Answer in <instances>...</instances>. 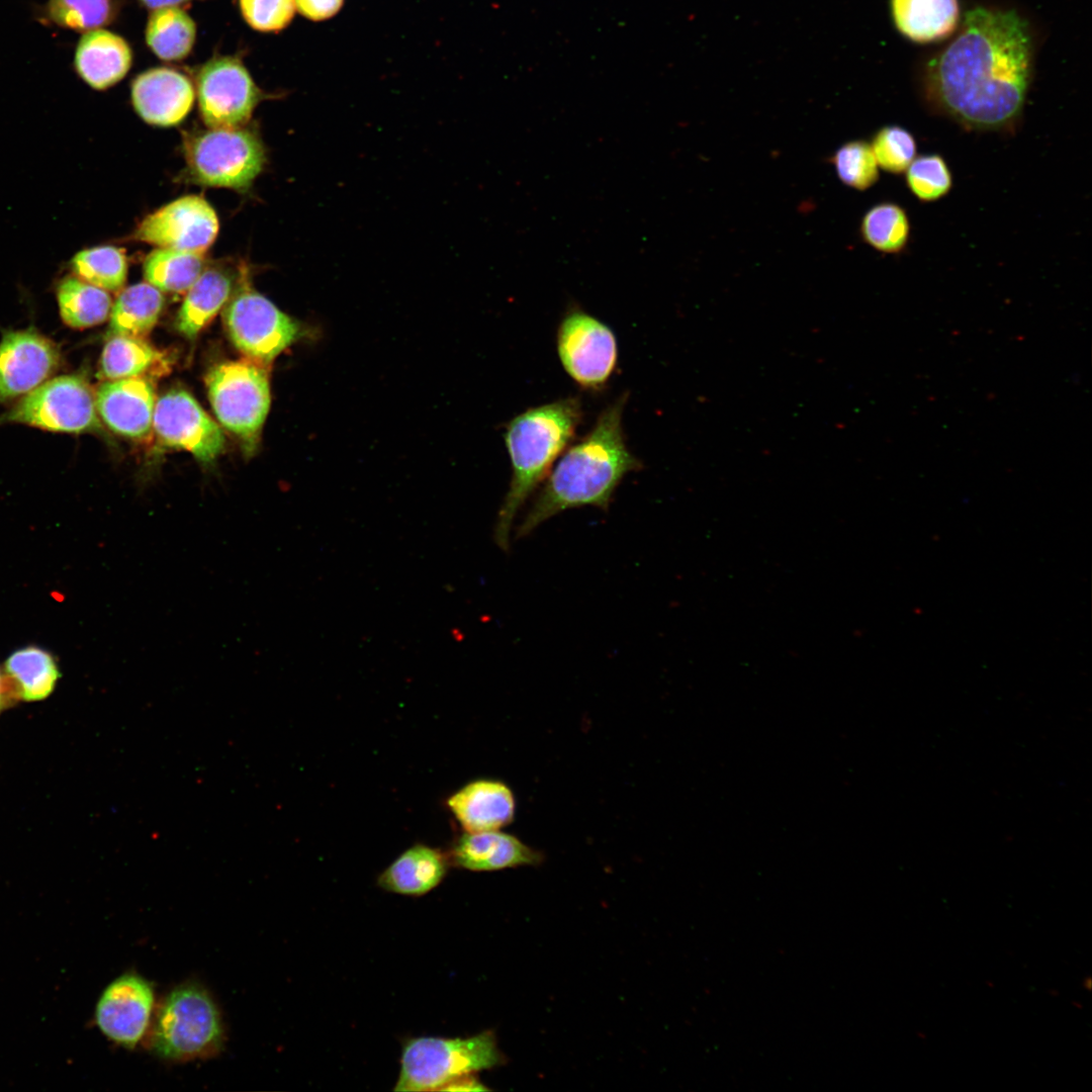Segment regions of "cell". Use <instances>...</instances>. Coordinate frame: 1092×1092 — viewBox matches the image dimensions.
I'll list each match as a JSON object with an SVG mask.
<instances>
[{
  "label": "cell",
  "mask_w": 1092,
  "mask_h": 1092,
  "mask_svg": "<svg viewBox=\"0 0 1092 1092\" xmlns=\"http://www.w3.org/2000/svg\"><path fill=\"white\" fill-rule=\"evenodd\" d=\"M1032 39L1014 10H969L954 39L927 66L930 107L979 132H1013L1031 81Z\"/></svg>",
  "instance_id": "cell-1"
},
{
  "label": "cell",
  "mask_w": 1092,
  "mask_h": 1092,
  "mask_svg": "<svg viewBox=\"0 0 1092 1092\" xmlns=\"http://www.w3.org/2000/svg\"><path fill=\"white\" fill-rule=\"evenodd\" d=\"M627 398L624 393L606 406L592 430L564 453L519 525L517 537L569 509L592 506L607 511L623 477L642 467L623 434Z\"/></svg>",
  "instance_id": "cell-2"
},
{
  "label": "cell",
  "mask_w": 1092,
  "mask_h": 1092,
  "mask_svg": "<svg viewBox=\"0 0 1092 1092\" xmlns=\"http://www.w3.org/2000/svg\"><path fill=\"white\" fill-rule=\"evenodd\" d=\"M581 417L580 399L570 396L531 407L508 424L504 437L512 478L494 528V541L500 549H509L518 512L571 442Z\"/></svg>",
  "instance_id": "cell-3"
},
{
  "label": "cell",
  "mask_w": 1092,
  "mask_h": 1092,
  "mask_svg": "<svg viewBox=\"0 0 1092 1092\" xmlns=\"http://www.w3.org/2000/svg\"><path fill=\"white\" fill-rule=\"evenodd\" d=\"M506 1060L491 1030L469 1037H411L402 1044L393 1090L442 1091L459 1077L504 1065Z\"/></svg>",
  "instance_id": "cell-4"
},
{
  "label": "cell",
  "mask_w": 1092,
  "mask_h": 1092,
  "mask_svg": "<svg viewBox=\"0 0 1092 1092\" xmlns=\"http://www.w3.org/2000/svg\"><path fill=\"white\" fill-rule=\"evenodd\" d=\"M223 1043L219 1012L202 987L184 984L164 999L158 1010L150 1046L168 1061H189L217 1054Z\"/></svg>",
  "instance_id": "cell-5"
},
{
  "label": "cell",
  "mask_w": 1092,
  "mask_h": 1092,
  "mask_svg": "<svg viewBox=\"0 0 1092 1092\" xmlns=\"http://www.w3.org/2000/svg\"><path fill=\"white\" fill-rule=\"evenodd\" d=\"M205 383L219 423L252 449L271 403L266 371L248 361H228L213 366Z\"/></svg>",
  "instance_id": "cell-6"
},
{
  "label": "cell",
  "mask_w": 1092,
  "mask_h": 1092,
  "mask_svg": "<svg viewBox=\"0 0 1092 1092\" xmlns=\"http://www.w3.org/2000/svg\"><path fill=\"white\" fill-rule=\"evenodd\" d=\"M11 423L70 434L102 429L93 391L88 382L76 374L49 379L23 395L14 406L0 415V426Z\"/></svg>",
  "instance_id": "cell-7"
},
{
  "label": "cell",
  "mask_w": 1092,
  "mask_h": 1092,
  "mask_svg": "<svg viewBox=\"0 0 1092 1092\" xmlns=\"http://www.w3.org/2000/svg\"><path fill=\"white\" fill-rule=\"evenodd\" d=\"M186 158L195 182L239 191L251 186L266 162L261 141L241 127L211 128L194 136Z\"/></svg>",
  "instance_id": "cell-8"
},
{
  "label": "cell",
  "mask_w": 1092,
  "mask_h": 1092,
  "mask_svg": "<svg viewBox=\"0 0 1092 1092\" xmlns=\"http://www.w3.org/2000/svg\"><path fill=\"white\" fill-rule=\"evenodd\" d=\"M223 322L237 349L263 363L271 362L302 335L297 321L245 286L228 303Z\"/></svg>",
  "instance_id": "cell-9"
},
{
  "label": "cell",
  "mask_w": 1092,
  "mask_h": 1092,
  "mask_svg": "<svg viewBox=\"0 0 1092 1092\" xmlns=\"http://www.w3.org/2000/svg\"><path fill=\"white\" fill-rule=\"evenodd\" d=\"M557 351L566 373L590 390L607 384L618 359L613 331L578 307L570 308L559 324Z\"/></svg>",
  "instance_id": "cell-10"
},
{
  "label": "cell",
  "mask_w": 1092,
  "mask_h": 1092,
  "mask_svg": "<svg viewBox=\"0 0 1092 1092\" xmlns=\"http://www.w3.org/2000/svg\"><path fill=\"white\" fill-rule=\"evenodd\" d=\"M197 91L201 116L210 128L241 127L263 97L243 64L230 57L202 67Z\"/></svg>",
  "instance_id": "cell-11"
},
{
  "label": "cell",
  "mask_w": 1092,
  "mask_h": 1092,
  "mask_svg": "<svg viewBox=\"0 0 1092 1092\" xmlns=\"http://www.w3.org/2000/svg\"><path fill=\"white\" fill-rule=\"evenodd\" d=\"M153 426L164 446L187 450L201 462L212 461L224 447L219 426L182 389L168 391L156 401Z\"/></svg>",
  "instance_id": "cell-12"
},
{
  "label": "cell",
  "mask_w": 1092,
  "mask_h": 1092,
  "mask_svg": "<svg viewBox=\"0 0 1092 1092\" xmlns=\"http://www.w3.org/2000/svg\"><path fill=\"white\" fill-rule=\"evenodd\" d=\"M217 216L200 196L181 197L146 216L132 238L180 251L204 253L216 238Z\"/></svg>",
  "instance_id": "cell-13"
},
{
  "label": "cell",
  "mask_w": 1092,
  "mask_h": 1092,
  "mask_svg": "<svg viewBox=\"0 0 1092 1092\" xmlns=\"http://www.w3.org/2000/svg\"><path fill=\"white\" fill-rule=\"evenodd\" d=\"M56 344L32 329L9 331L0 341V402L35 389L59 368Z\"/></svg>",
  "instance_id": "cell-14"
},
{
  "label": "cell",
  "mask_w": 1092,
  "mask_h": 1092,
  "mask_svg": "<svg viewBox=\"0 0 1092 1092\" xmlns=\"http://www.w3.org/2000/svg\"><path fill=\"white\" fill-rule=\"evenodd\" d=\"M153 1004L151 984L136 974H124L111 982L99 998L97 1026L109 1039L132 1049L149 1026Z\"/></svg>",
  "instance_id": "cell-15"
},
{
  "label": "cell",
  "mask_w": 1092,
  "mask_h": 1092,
  "mask_svg": "<svg viewBox=\"0 0 1092 1092\" xmlns=\"http://www.w3.org/2000/svg\"><path fill=\"white\" fill-rule=\"evenodd\" d=\"M95 403L99 418L112 432L131 439L147 437L156 405L152 383L141 377L103 382Z\"/></svg>",
  "instance_id": "cell-16"
},
{
  "label": "cell",
  "mask_w": 1092,
  "mask_h": 1092,
  "mask_svg": "<svg viewBox=\"0 0 1092 1092\" xmlns=\"http://www.w3.org/2000/svg\"><path fill=\"white\" fill-rule=\"evenodd\" d=\"M447 853L451 864L472 872L536 867L544 860L540 850L499 830L465 831Z\"/></svg>",
  "instance_id": "cell-17"
},
{
  "label": "cell",
  "mask_w": 1092,
  "mask_h": 1092,
  "mask_svg": "<svg viewBox=\"0 0 1092 1092\" xmlns=\"http://www.w3.org/2000/svg\"><path fill=\"white\" fill-rule=\"evenodd\" d=\"M131 99L143 119L167 126L180 122L188 114L194 101V89L180 72L155 68L133 80Z\"/></svg>",
  "instance_id": "cell-18"
},
{
  "label": "cell",
  "mask_w": 1092,
  "mask_h": 1092,
  "mask_svg": "<svg viewBox=\"0 0 1092 1092\" xmlns=\"http://www.w3.org/2000/svg\"><path fill=\"white\" fill-rule=\"evenodd\" d=\"M447 807L466 832L500 830L516 815V798L503 781H471L447 799Z\"/></svg>",
  "instance_id": "cell-19"
},
{
  "label": "cell",
  "mask_w": 1092,
  "mask_h": 1092,
  "mask_svg": "<svg viewBox=\"0 0 1092 1092\" xmlns=\"http://www.w3.org/2000/svg\"><path fill=\"white\" fill-rule=\"evenodd\" d=\"M131 65V51L119 35L104 29L85 32L75 51L74 68L90 87L104 90L120 81Z\"/></svg>",
  "instance_id": "cell-20"
},
{
  "label": "cell",
  "mask_w": 1092,
  "mask_h": 1092,
  "mask_svg": "<svg viewBox=\"0 0 1092 1092\" xmlns=\"http://www.w3.org/2000/svg\"><path fill=\"white\" fill-rule=\"evenodd\" d=\"M450 866L447 852L417 843L398 855L376 882L384 891L419 897L436 888Z\"/></svg>",
  "instance_id": "cell-21"
},
{
  "label": "cell",
  "mask_w": 1092,
  "mask_h": 1092,
  "mask_svg": "<svg viewBox=\"0 0 1092 1092\" xmlns=\"http://www.w3.org/2000/svg\"><path fill=\"white\" fill-rule=\"evenodd\" d=\"M2 669L17 702L31 703L48 699L62 675L56 656L36 645L14 650L4 661Z\"/></svg>",
  "instance_id": "cell-22"
},
{
  "label": "cell",
  "mask_w": 1092,
  "mask_h": 1092,
  "mask_svg": "<svg viewBox=\"0 0 1092 1092\" xmlns=\"http://www.w3.org/2000/svg\"><path fill=\"white\" fill-rule=\"evenodd\" d=\"M898 30L916 42H932L948 36L959 21L958 0H891Z\"/></svg>",
  "instance_id": "cell-23"
},
{
  "label": "cell",
  "mask_w": 1092,
  "mask_h": 1092,
  "mask_svg": "<svg viewBox=\"0 0 1092 1092\" xmlns=\"http://www.w3.org/2000/svg\"><path fill=\"white\" fill-rule=\"evenodd\" d=\"M232 292L230 276L218 269L203 271L181 304L177 314L178 331L187 338H194L228 301Z\"/></svg>",
  "instance_id": "cell-24"
},
{
  "label": "cell",
  "mask_w": 1092,
  "mask_h": 1092,
  "mask_svg": "<svg viewBox=\"0 0 1092 1092\" xmlns=\"http://www.w3.org/2000/svg\"><path fill=\"white\" fill-rule=\"evenodd\" d=\"M164 306L161 290L142 282L123 289L110 310L109 333L141 338L154 328Z\"/></svg>",
  "instance_id": "cell-25"
},
{
  "label": "cell",
  "mask_w": 1092,
  "mask_h": 1092,
  "mask_svg": "<svg viewBox=\"0 0 1092 1092\" xmlns=\"http://www.w3.org/2000/svg\"><path fill=\"white\" fill-rule=\"evenodd\" d=\"M57 299L63 322L74 329H86L103 323L111 310V297L106 290L77 276L64 277L57 288Z\"/></svg>",
  "instance_id": "cell-26"
},
{
  "label": "cell",
  "mask_w": 1092,
  "mask_h": 1092,
  "mask_svg": "<svg viewBox=\"0 0 1092 1092\" xmlns=\"http://www.w3.org/2000/svg\"><path fill=\"white\" fill-rule=\"evenodd\" d=\"M203 269V253L160 248L146 258L144 275L159 290L182 293L192 286Z\"/></svg>",
  "instance_id": "cell-27"
},
{
  "label": "cell",
  "mask_w": 1092,
  "mask_h": 1092,
  "mask_svg": "<svg viewBox=\"0 0 1092 1092\" xmlns=\"http://www.w3.org/2000/svg\"><path fill=\"white\" fill-rule=\"evenodd\" d=\"M195 24L184 10L165 7L156 9L151 14L146 39L160 59L177 61L188 56L195 40Z\"/></svg>",
  "instance_id": "cell-28"
},
{
  "label": "cell",
  "mask_w": 1092,
  "mask_h": 1092,
  "mask_svg": "<svg viewBox=\"0 0 1092 1092\" xmlns=\"http://www.w3.org/2000/svg\"><path fill=\"white\" fill-rule=\"evenodd\" d=\"M859 233L863 242L876 251L899 255L905 251L910 240V219L900 204L883 201L863 214Z\"/></svg>",
  "instance_id": "cell-29"
},
{
  "label": "cell",
  "mask_w": 1092,
  "mask_h": 1092,
  "mask_svg": "<svg viewBox=\"0 0 1092 1092\" xmlns=\"http://www.w3.org/2000/svg\"><path fill=\"white\" fill-rule=\"evenodd\" d=\"M159 358L161 354L141 338L113 335L103 348L100 374L107 380L138 377Z\"/></svg>",
  "instance_id": "cell-30"
},
{
  "label": "cell",
  "mask_w": 1092,
  "mask_h": 1092,
  "mask_svg": "<svg viewBox=\"0 0 1092 1092\" xmlns=\"http://www.w3.org/2000/svg\"><path fill=\"white\" fill-rule=\"evenodd\" d=\"M114 0H48L39 9L40 20L78 32L99 29L116 15Z\"/></svg>",
  "instance_id": "cell-31"
},
{
  "label": "cell",
  "mask_w": 1092,
  "mask_h": 1092,
  "mask_svg": "<svg viewBox=\"0 0 1092 1092\" xmlns=\"http://www.w3.org/2000/svg\"><path fill=\"white\" fill-rule=\"evenodd\" d=\"M71 267L75 276L106 291H118L126 280V258L120 249L112 246L78 252Z\"/></svg>",
  "instance_id": "cell-32"
},
{
  "label": "cell",
  "mask_w": 1092,
  "mask_h": 1092,
  "mask_svg": "<svg viewBox=\"0 0 1092 1092\" xmlns=\"http://www.w3.org/2000/svg\"><path fill=\"white\" fill-rule=\"evenodd\" d=\"M904 173L907 188L924 203L940 200L952 188L951 171L939 154L916 156Z\"/></svg>",
  "instance_id": "cell-33"
},
{
  "label": "cell",
  "mask_w": 1092,
  "mask_h": 1092,
  "mask_svg": "<svg viewBox=\"0 0 1092 1092\" xmlns=\"http://www.w3.org/2000/svg\"><path fill=\"white\" fill-rule=\"evenodd\" d=\"M840 181L853 189L864 191L880 177L879 166L869 142L854 140L839 147L831 158Z\"/></svg>",
  "instance_id": "cell-34"
},
{
  "label": "cell",
  "mask_w": 1092,
  "mask_h": 1092,
  "mask_svg": "<svg viewBox=\"0 0 1092 1092\" xmlns=\"http://www.w3.org/2000/svg\"><path fill=\"white\" fill-rule=\"evenodd\" d=\"M870 144L878 166L890 174H903L917 156L914 135L900 125L879 128Z\"/></svg>",
  "instance_id": "cell-35"
},
{
  "label": "cell",
  "mask_w": 1092,
  "mask_h": 1092,
  "mask_svg": "<svg viewBox=\"0 0 1092 1092\" xmlns=\"http://www.w3.org/2000/svg\"><path fill=\"white\" fill-rule=\"evenodd\" d=\"M245 20L256 30L278 31L293 18L294 0H239Z\"/></svg>",
  "instance_id": "cell-36"
},
{
  "label": "cell",
  "mask_w": 1092,
  "mask_h": 1092,
  "mask_svg": "<svg viewBox=\"0 0 1092 1092\" xmlns=\"http://www.w3.org/2000/svg\"><path fill=\"white\" fill-rule=\"evenodd\" d=\"M344 0H294L298 11L312 20H323L335 15Z\"/></svg>",
  "instance_id": "cell-37"
},
{
  "label": "cell",
  "mask_w": 1092,
  "mask_h": 1092,
  "mask_svg": "<svg viewBox=\"0 0 1092 1092\" xmlns=\"http://www.w3.org/2000/svg\"><path fill=\"white\" fill-rule=\"evenodd\" d=\"M474 1074L464 1075L447 1084L442 1091H487Z\"/></svg>",
  "instance_id": "cell-38"
},
{
  "label": "cell",
  "mask_w": 1092,
  "mask_h": 1092,
  "mask_svg": "<svg viewBox=\"0 0 1092 1092\" xmlns=\"http://www.w3.org/2000/svg\"><path fill=\"white\" fill-rule=\"evenodd\" d=\"M18 703L14 698L2 667H0V715Z\"/></svg>",
  "instance_id": "cell-39"
},
{
  "label": "cell",
  "mask_w": 1092,
  "mask_h": 1092,
  "mask_svg": "<svg viewBox=\"0 0 1092 1092\" xmlns=\"http://www.w3.org/2000/svg\"><path fill=\"white\" fill-rule=\"evenodd\" d=\"M145 6L151 9H160L165 7H176L186 4L192 0H140Z\"/></svg>",
  "instance_id": "cell-40"
}]
</instances>
